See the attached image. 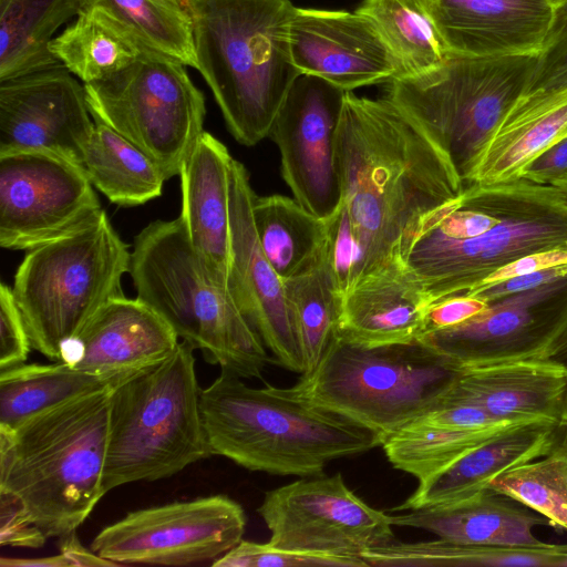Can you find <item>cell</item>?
Masks as SVG:
<instances>
[{"instance_id":"6da1fadb","label":"cell","mask_w":567,"mask_h":567,"mask_svg":"<svg viewBox=\"0 0 567 567\" xmlns=\"http://www.w3.org/2000/svg\"><path fill=\"white\" fill-rule=\"evenodd\" d=\"M337 159L341 204L331 218L353 239L351 289L365 277L402 267L419 220L464 186L445 155L388 97L346 92Z\"/></svg>"},{"instance_id":"7a4b0ae2","label":"cell","mask_w":567,"mask_h":567,"mask_svg":"<svg viewBox=\"0 0 567 567\" xmlns=\"http://www.w3.org/2000/svg\"><path fill=\"white\" fill-rule=\"evenodd\" d=\"M115 386L43 410L12 431L0 430V492L14 496L48 538L75 532L106 494Z\"/></svg>"},{"instance_id":"3957f363","label":"cell","mask_w":567,"mask_h":567,"mask_svg":"<svg viewBox=\"0 0 567 567\" xmlns=\"http://www.w3.org/2000/svg\"><path fill=\"white\" fill-rule=\"evenodd\" d=\"M197 70L233 137L254 146L269 136L296 78L290 0H186Z\"/></svg>"},{"instance_id":"277c9868","label":"cell","mask_w":567,"mask_h":567,"mask_svg":"<svg viewBox=\"0 0 567 567\" xmlns=\"http://www.w3.org/2000/svg\"><path fill=\"white\" fill-rule=\"evenodd\" d=\"M200 413L212 455L254 472L317 476L331 461L382 445L346 419L226 371L202 390Z\"/></svg>"},{"instance_id":"5b68a950","label":"cell","mask_w":567,"mask_h":567,"mask_svg":"<svg viewBox=\"0 0 567 567\" xmlns=\"http://www.w3.org/2000/svg\"><path fill=\"white\" fill-rule=\"evenodd\" d=\"M128 272L137 298L208 363L241 379L262 378L266 346L204 265L179 217L152 221L138 233Z\"/></svg>"},{"instance_id":"8992f818","label":"cell","mask_w":567,"mask_h":567,"mask_svg":"<svg viewBox=\"0 0 567 567\" xmlns=\"http://www.w3.org/2000/svg\"><path fill=\"white\" fill-rule=\"evenodd\" d=\"M463 368L422 341L367 347L333 338L287 398L363 427L383 441L437 408Z\"/></svg>"},{"instance_id":"52a82bcc","label":"cell","mask_w":567,"mask_h":567,"mask_svg":"<svg viewBox=\"0 0 567 567\" xmlns=\"http://www.w3.org/2000/svg\"><path fill=\"white\" fill-rule=\"evenodd\" d=\"M194 350L182 340L166 359L113 389L103 474L106 493L169 477L212 455Z\"/></svg>"},{"instance_id":"ba28073f","label":"cell","mask_w":567,"mask_h":567,"mask_svg":"<svg viewBox=\"0 0 567 567\" xmlns=\"http://www.w3.org/2000/svg\"><path fill=\"white\" fill-rule=\"evenodd\" d=\"M537 54L449 53L423 72L390 82V99L445 155L463 186L530 80Z\"/></svg>"},{"instance_id":"9c48e42d","label":"cell","mask_w":567,"mask_h":567,"mask_svg":"<svg viewBox=\"0 0 567 567\" xmlns=\"http://www.w3.org/2000/svg\"><path fill=\"white\" fill-rule=\"evenodd\" d=\"M128 246L106 213L76 230L27 250L13 280V295L32 349L62 361L66 344L109 300L124 295Z\"/></svg>"},{"instance_id":"30bf717a","label":"cell","mask_w":567,"mask_h":567,"mask_svg":"<svg viewBox=\"0 0 567 567\" xmlns=\"http://www.w3.org/2000/svg\"><path fill=\"white\" fill-rule=\"evenodd\" d=\"M499 219L485 233L453 239L414 229L402 262L430 306L466 295L515 259L549 249H567V184L507 179Z\"/></svg>"},{"instance_id":"8fae6325","label":"cell","mask_w":567,"mask_h":567,"mask_svg":"<svg viewBox=\"0 0 567 567\" xmlns=\"http://www.w3.org/2000/svg\"><path fill=\"white\" fill-rule=\"evenodd\" d=\"M185 64L145 48L127 66L84 83L89 111L145 153L166 179L183 163L204 132L205 97Z\"/></svg>"},{"instance_id":"7c38bea8","label":"cell","mask_w":567,"mask_h":567,"mask_svg":"<svg viewBox=\"0 0 567 567\" xmlns=\"http://www.w3.org/2000/svg\"><path fill=\"white\" fill-rule=\"evenodd\" d=\"M246 522L239 503L210 495L130 512L102 528L90 548L117 565L212 564L243 540Z\"/></svg>"},{"instance_id":"4fadbf2b","label":"cell","mask_w":567,"mask_h":567,"mask_svg":"<svg viewBox=\"0 0 567 567\" xmlns=\"http://www.w3.org/2000/svg\"><path fill=\"white\" fill-rule=\"evenodd\" d=\"M103 212L84 167L42 151L0 154V246L30 250Z\"/></svg>"},{"instance_id":"5bb4252c","label":"cell","mask_w":567,"mask_h":567,"mask_svg":"<svg viewBox=\"0 0 567 567\" xmlns=\"http://www.w3.org/2000/svg\"><path fill=\"white\" fill-rule=\"evenodd\" d=\"M274 546L361 557L394 540L392 516L354 494L340 473L302 477L268 491L257 509Z\"/></svg>"},{"instance_id":"9a60e30c","label":"cell","mask_w":567,"mask_h":567,"mask_svg":"<svg viewBox=\"0 0 567 567\" xmlns=\"http://www.w3.org/2000/svg\"><path fill=\"white\" fill-rule=\"evenodd\" d=\"M567 333V276L487 302L467 321L419 339L461 368L550 359Z\"/></svg>"},{"instance_id":"2e32d148","label":"cell","mask_w":567,"mask_h":567,"mask_svg":"<svg viewBox=\"0 0 567 567\" xmlns=\"http://www.w3.org/2000/svg\"><path fill=\"white\" fill-rule=\"evenodd\" d=\"M346 92L321 78L299 74L269 134L293 198L321 219H329L341 204L337 137Z\"/></svg>"},{"instance_id":"e0dca14e","label":"cell","mask_w":567,"mask_h":567,"mask_svg":"<svg viewBox=\"0 0 567 567\" xmlns=\"http://www.w3.org/2000/svg\"><path fill=\"white\" fill-rule=\"evenodd\" d=\"M71 74L59 64L1 82L0 154L42 151L82 165L95 122Z\"/></svg>"},{"instance_id":"ac0fdd59","label":"cell","mask_w":567,"mask_h":567,"mask_svg":"<svg viewBox=\"0 0 567 567\" xmlns=\"http://www.w3.org/2000/svg\"><path fill=\"white\" fill-rule=\"evenodd\" d=\"M255 195L247 169L233 158L229 172L230 292L277 363L302 374L284 280L266 258L256 234L252 219Z\"/></svg>"},{"instance_id":"d6986e66","label":"cell","mask_w":567,"mask_h":567,"mask_svg":"<svg viewBox=\"0 0 567 567\" xmlns=\"http://www.w3.org/2000/svg\"><path fill=\"white\" fill-rule=\"evenodd\" d=\"M300 74L352 91L392 81L400 64L374 23L359 12L297 8L289 32Z\"/></svg>"},{"instance_id":"ffe728a7","label":"cell","mask_w":567,"mask_h":567,"mask_svg":"<svg viewBox=\"0 0 567 567\" xmlns=\"http://www.w3.org/2000/svg\"><path fill=\"white\" fill-rule=\"evenodd\" d=\"M449 53L537 54L548 31L547 0H422Z\"/></svg>"},{"instance_id":"44dd1931","label":"cell","mask_w":567,"mask_h":567,"mask_svg":"<svg viewBox=\"0 0 567 567\" xmlns=\"http://www.w3.org/2000/svg\"><path fill=\"white\" fill-rule=\"evenodd\" d=\"M178 343L151 307L122 295L92 316L64 348L62 361L97 374L137 372L166 359Z\"/></svg>"},{"instance_id":"7402d4cb","label":"cell","mask_w":567,"mask_h":567,"mask_svg":"<svg viewBox=\"0 0 567 567\" xmlns=\"http://www.w3.org/2000/svg\"><path fill=\"white\" fill-rule=\"evenodd\" d=\"M566 391V362L514 360L463 368L441 404H475L503 422L560 423Z\"/></svg>"},{"instance_id":"603a6c76","label":"cell","mask_w":567,"mask_h":567,"mask_svg":"<svg viewBox=\"0 0 567 567\" xmlns=\"http://www.w3.org/2000/svg\"><path fill=\"white\" fill-rule=\"evenodd\" d=\"M224 143L203 132L179 172V218L188 239L213 277L230 291L229 172Z\"/></svg>"},{"instance_id":"cb8c5ba5","label":"cell","mask_w":567,"mask_h":567,"mask_svg":"<svg viewBox=\"0 0 567 567\" xmlns=\"http://www.w3.org/2000/svg\"><path fill=\"white\" fill-rule=\"evenodd\" d=\"M560 423L532 421L513 425L458 461L419 482L393 512L412 511L462 499L484 489L501 474L549 453L560 441Z\"/></svg>"},{"instance_id":"d4e9b609","label":"cell","mask_w":567,"mask_h":567,"mask_svg":"<svg viewBox=\"0 0 567 567\" xmlns=\"http://www.w3.org/2000/svg\"><path fill=\"white\" fill-rule=\"evenodd\" d=\"M429 307L404 266L384 270L340 297L337 336L367 347L411 342L424 332Z\"/></svg>"},{"instance_id":"484cf974","label":"cell","mask_w":567,"mask_h":567,"mask_svg":"<svg viewBox=\"0 0 567 567\" xmlns=\"http://www.w3.org/2000/svg\"><path fill=\"white\" fill-rule=\"evenodd\" d=\"M394 526L430 532L446 540L492 546L538 547L535 527L550 522L516 499L484 489L472 496L392 516Z\"/></svg>"},{"instance_id":"4316f807","label":"cell","mask_w":567,"mask_h":567,"mask_svg":"<svg viewBox=\"0 0 567 567\" xmlns=\"http://www.w3.org/2000/svg\"><path fill=\"white\" fill-rule=\"evenodd\" d=\"M135 373L97 374L63 361L51 364L23 363L1 370L0 430L12 431L43 410L115 386Z\"/></svg>"},{"instance_id":"83f0119b","label":"cell","mask_w":567,"mask_h":567,"mask_svg":"<svg viewBox=\"0 0 567 567\" xmlns=\"http://www.w3.org/2000/svg\"><path fill=\"white\" fill-rule=\"evenodd\" d=\"M566 126L567 91L546 101L517 102L493 134L472 183L517 177L522 167L559 138Z\"/></svg>"},{"instance_id":"f1b7e54d","label":"cell","mask_w":567,"mask_h":567,"mask_svg":"<svg viewBox=\"0 0 567 567\" xmlns=\"http://www.w3.org/2000/svg\"><path fill=\"white\" fill-rule=\"evenodd\" d=\"M252 219L260 247L282 280L311 270L322 258L328 221L284 195L254 196Z\"/></svg>"},{"instance_id":"f546056e","label":"cell","mask_w":567,"mask_h":567,"mask_svg":"<svg viewBox=\"0 0 567 567\" xmlns=\"http://www.w3.org/2000/svg\"><path fill=\"white\" fill-rule=\"evenodd\" d=\"M82 0H0V82L61 64L49 45Z\"/></svg>"},{"instance_id":"4dcf8cb0","label":"cell","mask_w":567,"mask_h":567,"mask_svg":"<svg viewBox=\"0 0 567 567\" xmlns=\"http://www.w3.org/2000/svg\"><path fill=\"white\" fill-rule=\"evenodd\" d=\"M361 558L368 566L378 567H567V544L512 547L461 544L443 538L415 543L393 540L364 551Z\"/></svg>"},{"instance_id":"1f68e13d","label":"cell","mask_w":567,"mask_h":567,"mask_svg":"<svg viewBox=\"0 0 567 567\" xmlns=\"http://www.w3.org/2000/svg\"><path fill=\"white\" fill-rule=\"evenodd\" d=\"M82 166L99 192L120 206H138L162 195L166 177L128 140L95 122Z\"/></svg>"},{"instance_id":"d6a6232c","label":"cell","mask_w":567,"mask_h":567,"mask_svg":"<svg viewBox=\"0 0 567 567\" xmlns=\"http://www.w3.org/2000/svg\"><path fill=\"white\" fill-rule=\"evenodd\" d=\"M133 35L96 8H84L53 38L51 54L84 83L103 80L131 64L145 49Z\"/></svg>"},{"instance_id":"836d02e7","label":"cell","mask_w":567,"mask_h":567,"mask_svg":"<svg viewBox=\"0 0 567 567\" xmlns=\"http://www.w3.org/2000/svg\"><path fill=\"white\" fill-rule=\"evenodd\" d=\"M286 301L298 341L303 373L320 362L337 334L340 295L327 239L321 260L309 271L284 280Z\"/></svg>"},{"instance_id":"e575fe53","label":"cell","mask_w":567,"mask_h":567,"mask_svg":"<svg viewBox=\"0 0 567 567\" xmlns=\"http://www.w3.org/2000/svg\"><path fill=\"white\" fill-rule=\"evenodd\" d=\"M515 424L518 423L503 422L481 430H457L420 416L385 439L381 446L395 468L421 482Z\"/></svg>"},{"instance_id":"d590c367","label":"cell","mask_w":567,"mask_h":567,"mask_svg":"<svg viewBox=\"0 0 567 567\" xmlns=\"http://www.w3.org/2000/svg\"><path fill=\"white\" fill-rule=\"evenodd\" d=\"M118 23L144 47L197 69L193 24L179 0H82Z\"/></svg>"},{"instance_id":"8d00e7d4","label":"cell","mask_w":567,"mask_h":567,"mask_svg":"<svg viewBox=\"0 0 567 567\" xmlns=\"http://www.w3.org/2000/svg\"><path fill=\"white\" fill-rule=\"evenodd\" d=\"M355 11L374 23L400 64V75L429 70L449 54L422 0H363Z\"/></svg>"},{"instance_id":"74e56055","label":"cell","mask_w":567,"mask_h":567,"mask_svg":"<svg viewBox=\"0 0 567 567\" xmlns=\"http://www.w3.org/2000/svg\"><path fill=\"white\" fill-rule=\"evenodd\" d=\"M488 488L505 494L567 530V444L494 478Z\"/></svg>"},{"instance_id":"f35d334b","label":"cell","mask_w":567,"mask_h":567,"mask_svg":"<svg viewBox=\"0 0 567 567\" xmlns=\"http://www.w3.org/2000/svg\"><path fill=\"white\" fill-rule=\"evenodd\" d=\"M567 91V1L553 7V17L523 103H535Z\"/></svg>"},{"instance_id":"ab89813d","label":"cell","mask_w":567,"mask_h":567,"mask_svg":"<svg viewBox=\"0 0 567 567\" xmlns=\"http://www.w3.org/2000/svg\"><path fill=\"white\" fill-rule=\"evenodd\" d=\"M215 567H363L361 557L310 553L281 548L270 543L239 542L234 548L214 560Z\"/></svg>"},{"instance_id":"60d3db41","label":"cell","mask_w":567,"mask_h":567,"mask_svg":"<svg viewBox=\"0 0 567 567\" xmlns=\"http://www.w3.org/2000/svg\"><path fill=\"white\" fill-rule=\"evenodd\" d=\"M32 349L12 287L0 286V371L25 363Z\"/></svg>"},{"instance_id":"b9f144b4","label":"cell","mask_w":567,"mask_h":567,"mask_svg":"<svg viewBox=\"0 0 567 567\" xmlns=\"http://www.w3.org/2000/svg\"><path fill=\"white\" fill-rule=\"evenodd\" d=\"M48 536L27 515L21 503L12 495L0 492L1 546L39 548Z\"/></svg>"},{"instance_id":"7bdbcfd3","label":"cell","mask_w":567,"mask_h":567,"mask_svg":"<svg viewBox=\"0 0 567 567\" xmlns=\"http://www.w3.org/2000/svg\"><path fill=\"white\" fill-rule=\"evenodd\" d=\"M539 184L567 183V136L540 151L520 169L519 175Z\"/></svg>"},{"instance_id":"ee69618b","label":"cell","mask_w":567,"mask_h":567,"mask_svg":"<svg viewBox=\"0 0 567 567\" xmlns=\"http://www.w3.org/2000/svg\"><path fill=\"white\" fill-rule=\"evenodd\" d=\"M486 307V301L471 295H460L440 300L432 303L426 311L424 332L461 324L482 312Z\"/></svg>"},{"instance_id":"f6af8a7d","label":"cell","mask_w":567,"mask_h":567,"mask_svg":"<svg viewBox=\"0 0 567 567\" xmlns=\"http://www.w3.org/2000/svg\"><path fill=\"white\" fill-rule=\"evenodd\" d=\"M566 276L567 264L485 285L466 295L489 302L512 293L529 290L559 280Z\"/></svg>"},{"instance_id":"bcb514c9","label":"cell","mask_w":567,"mask_h":567,"mask_svg":"<svg viewBox=\"0 0 567 567\" xmlns=\"http://www.w3.org/2000/svg\"><path fill=\"white\" fill-rule=\"evenodd\" d=\"M567 264V249H549L515 259L491 274L483 286Z\"/></svg>"},{"instance_id":"7dc6e473","label":"cell","mask_w":567,"mask_h":567,"mask_svg":"<svg viewBox=\"0 0 567 567\" xmlns=\"http://www.w3.org/2000/svg\"><path fill=\"white\" fill-rule=\"evenodd\" d=\"M60 538V553L66 557L70 563V567L118 566L117 564L101 557L91 548L89 549L83 546L75 532Z\"/></svg>"},{"instance_id":"c3c4849f","label":"cell","mask_w":567,"mask_h":567,"mask_svg":"<svg viewBox=\"0 0 567 567\" xmlns=\"http://www.w3.org/2000/svg\"><path fill=\"white\" fill-rule=\"evenodd\" d=\"M1 567H70L66 557L59 551L53 556L40 558H6L0 559Z\"/></svg>"},{"instance_id":"681fc988","label":"cell","mask_w":567,"mask_h":567,"mask_svg":"<svg viewBox=\"0 0 567 567\" xmlns=\"http://www.w3.org/2000/svg\"><path fill=\"white\" fill-rule=\"evenodd\" d=\"M551 359L558 360L561 362H567V333L563 337V339L557 344Z\"/></svg>"},{"instance_id":"f907efd6","label":"cell","mask_w":567,"mask_h":567,"mask_svg":"<svg viewBox=\"0 0 567 567\" xmlns=\"http://www.w3.org/2000/svg\"><path fill=\"white\" fill-rule=\"evenodd\" d=\"M567 363V362H566ZM561 426V441L567 444V391L564 401L563 416L560 420Z\"/></svg>"},{"instance_id":"816d5d0a","label":"cell","mask_w":567,"mask_h":567,"mask_svg":"<svg viewBox=\"0 0 567 567\" xmlns=\"http://www.w3.org/2000/svg\"><path fill=\"white\" fill-rule=\"evenodd\" d=\"M553 7L567 0H547Z\"/></svg>"},{"instance_id":"f5cc1de1","label":"cell","mask_w":567,"mask_h":567,"mask_svg":"<svg viewBox=\"0 0 567 567\" xmlns=\"http://www.w3.org/2000/svg\"><path fill=\"white\" fill-rule=\"evenodd\" d=\"M561 136H567V126H566L565 131L563 132Z\"/></svg>"},{"instance_id":"db71d44e","label":"cell","mask_w":567,"mask_h":567,"mask_svg":"<svg viewBox=\"0 0 567 567\" xmlns=\"http://www.w3.org/2000/svg\"><path fill=\"white\" fill-rule=\"evenodd\" d=\"M179 1H183V2H185V3H186V0H179Z\"/></svg>"},{"instance_id":"11a10c76","label":"cell","mask_w":567,"mask_h":567,"mask_svg":"<svg viewBox=\"0 0 567 567\" xmlns=\"http://www.w3.org/2000/svg\"><path fill=\"white\" fill-rule=\"evenodd\" d=\"M567 184V183H566Z\"/></svg>"}]
</instances>
